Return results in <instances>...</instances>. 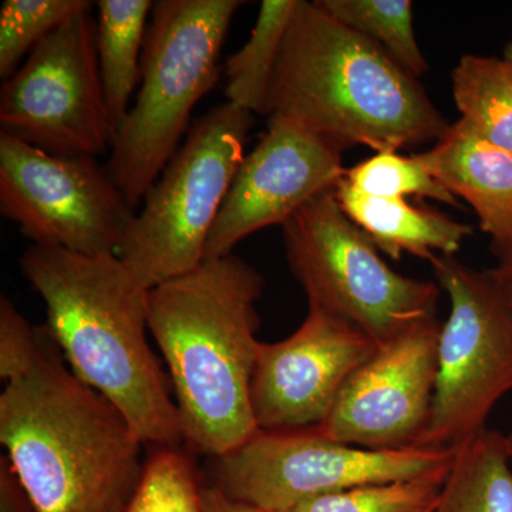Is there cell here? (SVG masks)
Instances as JSON below:
<instances>
[{
	"mask_svg": "<svg viewBox=\"0 0 512 512\" xmlns=\"http://www.w3.org/2000/svg\"><path fill=\"white\" fill-rule=\"evenodd\" d=\"M420 157L437 181L473 208L491 241L511 237V153L494 146L460 119Z\"/></svg>",
	"mask_w": 512,
	"mask_h": 512,
	"instance_id": "cell-15",
	"label": "cell"
},
{
	"mask_svg": "<svg viewBox=\"0 0 512 512\" xmlns=\"http://www.w3.org/2000/svg\"><path fill=\"white\" fill-rule=\"evenodd\" d=\"M345 180L355 190L372 197L390 200L433 198L460 207V201L430 173L420 154L404 157L396 151L376 153L346 170Z\"/></svg>",
	"mask_w": 512,
	"mask_h": 512,
	"instance_id": "cell-24",
	"label": "cell"
},
{
	"mask_svg": "<svg viewBox=\"0 0 512 512\" xmlns=\"http://www.w3.org/2000/svg\"><path fill=\"white\" fill-rule=\"evenodd\" d=\"M448 470L320 495L286 512H436Z\"/></svg>",
	"mask_w": 512,
	"mask_h": 512,
	"instance_id": "cell-23",
	"label": "cell"
},
{
	"mask_svg": "<svg viewBox=\"0 0 512 512\" xmlns=\"http://www.w3.org/2000/svg\"><path fill=\"white\" fill-rule=\"evenodd\" d=\"M460 119L512 154V60L464 55L451 73Z\"/></svg>",
	"mask_w": 512,
	"mask_h": 512,
	"instance_id": "cell-20",
	"label": "cell"
},
{
	"mask_svg": "<svg viewBox=\"0 0 512 512\" xmlns=\"http://www.w3.org/2000/svg\"><path fill=\"white\" fill-rule=\"evenodd\" d=\"M282 232L286 258L309 306L346 320L377 346L436 318L440 286L393 271L343 212L335 190L303 205Z\"/></svg>",
	"mask_w": 512,
	"mask_h": 512,
	"instance_id": "cell-7",
	"label": "cell"
},
{
	"mask_svg": "<svg viewBox=\"0 0 512 512\" xmlns=\"http://www.w3.org/2000/svg\"><path fill=\"white\" fill-rule=\"evenodd\" d=\"M379 349L346 320L309 306L299 329L262 343L251 383L259 431L312 429L326 419L345 384Z\"/></svg>",
	"mask_w": 512,
	"mask_h": 512,
	"instance_id": "cell-13",
	"label": "cell"
},
{
	"mask_svg": "<svg viewBox=\"0 0 512 512\" xmlns=\"http://www.w3.org/2000/svg\"><path fill=\"white\" fill-rule=\"evenodd\" d=\"M136 212L97 157L50 154L0 133V214L33 245L117 255Z\"/></svg>",
	"mask_w": 512,
	"mask_h": 512,
	"instance_id": "cell-11",
	"label": "cell"
},
{
	"mask_svg": "<svg viewBox=\"0 0 512 512\" xmlns=\"http://www.w3.org/2000/svg\"><path fill=\"white\" fill-rule=\"evenodd\" d=\"M43 329L33 328L9 298H0V377L9 383L35 362Z\"/></svg>",
	"mask_w": 512,
	"mask_h": 512,
	"instance_id": "cell-26",
	"label": "cell"
},
{
	"mask_svg": "<svg viewBox=\"0 0 512 512\" xmlns=\"http://www.w3.org/2000/svg\"><path fill=\"white\" fill-rule=\"evenodd\" d=\"M254 113L218 104L192 124L128 225L117 256L144 288L187 274L208 238L245 158Z\"/></svg>",
	"mask_w": 512,
	"mask_h": 512,
	"instance_id": "cell-6",
	"label": "cell"
},
{
	"mask_svg": "<svg viewBox=\"0 0 512 512\" xmlns=\"http://www.w3.org/2000/svg\"><path fill=\"white\" fill-rule=\"evenodd\" d=\"M0 491H2V512H35L15 468L9 458L5 457L0 463Z\"/></svg>",
	"mask_w": 512,
	"mask_h": 512,
	"instance_id": "cell-27",
	"label": "cell"
},
{
	"mask_svg": "<svg viewBox=\"0 0 512 512\" xmlns=\"http://www.w3.org/2000/svg\"><path fill=\"white\" fill-rule=\"evenodd\" d=\"M504 57L505 59L512 60V39L508 40L507 45L504 47Z\"/></svg>",
	"mask_w": 512,
	"mask_h": 512,
	"instance_id": "cell-31",
	"label": "cell"
},
{
	"mask_svg": "<svg viewBox=\"0 0 512 512\" xmlns=\"http://www.w3.org/2000/svg\"><path fill=\"white\" fill-rule=\"evenodd\" d=\"M343 212L365 231L380 252L399 261L403 254L430 262L437 255H456L473 228L434 208L416 207L407 200L372 197L345 180L335 188Z\"/></svg>",
	"mask_w": 512,
	"mask_h": 512,
	"instance_id": "cell-16",
	"label": "cell"
},
{
	"mask_svg": "<svg viewBox=\"0 0 512 512\" xmlns=\"http://www.w3.org/2000/svg\"><path fill=\"white\" fill-rule=\"evenodd\" d=\"M269 117L343 151L436 144L451 124L417 77L315 2L301 0L272 86Z\"/></svg>",
	"mask_w": 512,
	"mask_h": 512,
	"instance_id": "cell-4",
	"label": "cell"
},
{
	"mask_svg": "<svg viewBox=\"0 0 512 512\" xmlns=\"http://www.w3.org/2000/svg\"><path fill=\"white\" fill-rule=\"evenodd\" d=\"M0 133L59 156L99 157L116 137L97 57L96 20L77 13L0 89Z\"/></svg>",
	"mask_w": 512,
	"mask_h": 512,
	"instance_id": "cell-10",
	"label": "cell"
},
{
	"mask_svg": "<svg viewBox=\"0 0 512 512\" xmlns=\"http://www.w3.org/2000/svg\"><path fill=\"white\" fill-rule=\"evenodd\" d=\"M20 269L46 305V332L74 375L126 417L141 443L184 440L177 404L148 342V292L117 255L30 245Z\"/></svg>",
	"mask_w": 512,
	"mask_h": 512,
	"instance_id": "cell-3",
	"label": "cell"
},
{
	"mask_svg": "<svg viewBox=\"0 0 512 512\" xmlns=\"http://www.w3.org/2000/svg\"><path fill=\"white\" fill-rule=\"evenodd\" d=\"M262 292V275L234 254L205 259L148 292V328L168 367L184 440L200 453L220 458L259 433L251 383Z\"/></svg>",
	"mask_w": 512,
	"mask_h": 512,
	"instance_id": "cell-1",
	"label": "cell"
},
{
	"mask_svg": "<svg viewBox=\"0 0 512 512\" xmlns=\"http://www.w3.org/2000/svg\"><path fill=\"white\" fill-rule=\"evenodd\" d=\"M202 503H204V512H266L254 505L234 500L218 487L204 488Z\"/></svg>",
	"mask_w": 512,
	"mask_h": 512,
	"instance_id": "cell-28",
	"label": "cell"
},
{
	"mask_svg": "<svg viewBox=\"0 0 512 512\" xmlns=\"http://www.w3.org/2000/svg\"><path fill=\"white\" fill-rule=\"evenodd\" d=\"M507 446H508V454H510L511 463H512V431L507 436Z\"/></svg>",
	"mask_w": 512,
	"mask_h": 512,
	"instance_id": "cell-32",
	"label": "cell"
},
{
	"mask_svg": "<svg viewBox=\"0 0 512 512\" xmlns=\"http://www.w3.org/2000/svg\"><path fill=\"white\" fill-rule=\"evenodd\" d=\"M440 330L439 320L430 318L379 346L312 429L367 450L417 448L436 393Z\"/></svg>",
	"mask_w": 512,
	"mask_h": 512,
	"instance_id": "cell-12",
	"label": "cell"
},
{
	"mask_svg": "<svg viewBox=\"0 0 512 512\" xmlns=\"http://www.w3.org/2000/svg\"><path fill=\"white\" fill-rule=\"evenodd\" d=\"M323 12L382 47L394 62L420 79L430 70L413 28L410 0H316Z\"/></svg>",
	"mask_w": 512,
	"mask_h": 512,
	"instance_id": "cell-21",
	"label": "cell"
},
{
	"mask_svg": "<svg viewBox=\"0 0 512 512\" xmlns=\"http://www.w3.org/2000/svg\"><path fill=\"white\" fill-rule=\"evenodd\" d=\"M202 490L187 454L160 447L144 464L124 512H204Z\"/></svg>",
	"mask_w": 512,
	"mask_h": 512,
	"instance_id": "cell-25",
	"label": "cell"
},
{
	"mask_svg": "<svg viewBox=\"0 0 512 512\" xmlns=\"http://www.w3.org/2000/svg\"><path fill=\"white\" fill-rule=\"evenodd\" d=\"M96 45L101 83L114 128L130 110L131 96L140 83L151 0H99Z\"/></svg>",
	"mask_w": 512,
	"mask_h": 512,
	"instance_id": "cell-17",
	"label": "cell"
},
{
	"mask_svg": "<svg viewBox=\"0 0 512 512\" xmlns=\"http://www.w3.org/2000/svg\"><path fill=\"white\" fill-rule=\"evenodd\" d=\"M505 298H507L508 303L512 308V282H503Z\"/></svg>",
	"mask_w": 512,
	"mask_h": 512,
	"instance_id": "cell-30",
	"label": "cell"
},
{
	"mask_svg": "<svg viewBox=\"0 0 512 512\" xmlns=\"http://www.w3.org/2000/svg\"><path fill=\"white\" fill-rule=\"evenodd\" d=\"M86 0H5L0 9V77L18 72L47 36L77 13L92 10Z\"/></svg>",
	"mask_w": 512,
	"mask_h": 512,
	"instance_id": "cell-22",
	"label": "cell"
},
{
	"mask_svg": "<svg viewBox=\"0 0 512 512\" xmlns=\"http://www.w3.org/2000/svg\"><path fill=\"white\" fill-rule=\"evenodd\" d=\"M450 299L441 323L437 383L427 429L417 448H453L487 429L495 404L512 392V308L504 285L456 255L430 261Z\"/></svg>",
	"mask_w": 512,
	"mask_h": 512,
	"instance_id": "cell-8",
	"label": "cell"
},
{
	"mask_svg": "<svg viewBox=\"0 0 512 512\" xmlns=\"http://www.w3.org/2000/svg\"><path fill=\"white\" fill-rule=\"evenodd\" d=\"M0 441L35 512H124L146 464L126 417L45 328L33 365L0 394Z\"/></svg>",
	"mask_w": 512,
	"mask_h": 512,
	"instance_id": "cell-2",
	"label": "cell"
},
{
	"mask_svg": "<svg viewBox=\"0 0 512 512\" xmlns=\"http://www.w3.org/2000/svg\"><path fill=\"white\" fill-rule=\"evenodd\" d=\"M301 0H264L248 42L222 66L228 103L269 114L279 60Z\"/></svg>",
	"mask_w": 512,
	"mask_h": 512,
	"instance_id": "cell-19",
	"label": "cell"
},
{
	"mask_svg": "<svg viewBox=\"0 0 512 512\" xmlns=\"http://www.w3.org/2000/svg\"><path fill=\"white\" fill-rule=\"evenodd\" d=\"M239 0H157L151 12L140 89L117 128L109 170L137 210L183 143L192 110L221 79V49Z\"/></svg>",
	"mask_w": 512,
	"mask_h": 512,
	"instance_id": "cell-5",
	"label": "cell"
},
{
	"mask_svg": "<svg viewBox=\"0 0 512 512\" xmlns=\"http://www.w3.org/2000/svg\"><path fill=\"white\" fill-rule=\"evenodd\" d=\"M495 265L490 268L501 282H512V235L503 241H491Z\"/></svg>",
	"mask_w": 512,
	"mask_h": 512,
	"instance_id": "cell-29",
	"label": "cell"
},
{
	"mask_svg": "<svg viewBox=\"0 0 512 512\" xmlns=\"http://www.w3.org/2000/svg\"><path fill=\"white\" fill-rule=\"evenodd\" d=\"M345 173L340 151L291 121L269 117L258 146L239 165L205 259L231 255L249 235L282 227L313 198L335 190Z\"/></svg>",
	"mask_w": 512,
	"mask_h": 512,
	"instance_id": "cell-14",
	"label": "cell"
},
{
	"mask_svg": "<svg viewBox=\"0 0 512 512\" xmlns=\"http://www.w3.org/2000/svg\"><path fill=\"white\" fill-rule=\"evenodd\" d=\"M453 456L454 447L367 450L313 429L259 431L217 458V487L266 512H286L320 495L436 473Z\"/></svg>",
	"mask_w": 512,
	"mask_h": 512,
	"instance_id": "cell-9",
	"label": "cell"
},
{
	"mask_svg": "<svg viewBox=\"0 0 512 512\" xmlns=\"http://www.w3.org/2000/svg\"><path fill=\"white\" fill-rule=\"evenodd\" d=\"M507 436L485 429L454 447L436 512H512Z\"/></svg>",
	"mask_w": 512,
	"mask_h": 512,
	"instance_id": "cell-18",
	"label": "cell"
}]
</instances>
